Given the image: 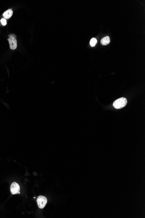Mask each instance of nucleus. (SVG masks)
<instances>
[{
    "mask_svg": "<svg viewBox=\"0 0 145 218\" xmlns=\"http://www.w3.org/2000/svg\"><path fill=\"white\" fill-rule=\"evenodd\" d=\"M127 100L125 98H121L117 99L113 104V106L116 109H120L127 105Z\"/></svg>",
    "mask_w": 145,
    "mask_h": 218,
    "instance_id": "nucleus-1",
    "label": "nucleus"
},
{
    "mask_svg": "<svg viewBox=\"0 0 145 218\" xmlns=\"http://www.w3.org/2000/svg\"><path fill=\"white\" fill-rule=\"evenodd\" d=\"M9 38L8 39L10 48L11 49H15L17 47V41L16 40V36L14 34H11L9 35Z\"/></svg>",
    "mask_w": 145,
    "mask_h": 218,
    "instance_id": "nucleus-2",
    "label": "nucleus"
},
{
    "mask_svg": "<svg viewBox=\"0 0 145 218\" xmlns=\"http://www.w3.org/2000/svg\"><path fill=\"white\" fill-rule=\"evenodd\" d=\"M37 202L39 208L42 209L44 208V207H45L47 203V199L45 196L40 195L37 198Z\"/></svg>",
    "mask_w": 145,
    "mask_h": 218,
    "instance_id": "nucleus-3",
    "label": "nucleus"
},
{
    "mask_svg": "<svg viewBox=\"0 0 145 218\" xmlns=\"http://www.w3.org/2000/svg\"><path fill=\"white\" fill-rule=\"evenodd\" d=\"M10 190L12 195L17 193L20 194V186L19 184L16 182H14L12 183L10 187Z\"/></svg>",
    "mask_w": 145,
    "mask_h": 218,
    "instance_id": "nucleus-4",
    "label": "nucleus"
},
{
    "mask_svg": "<svg viewBox=\"0 0 145 218\" xmlns=\"http://www.w3.org/2000/svg\"><path fill=\"white\" fill-rule=\"evenodd\" d=\"M110 37L108 36L102 38L100 41L101 44L103 46L108 45V44H110Z\"/></svg>",
    "mask_w": 145,
    "mask_h": 218,
    "instance_id": "nucleus-5",
    "label": "nucleus"
},
{
    "mask_svg": "<svg viewBox=\"0 0 145 218\" xmlns=\"http://www.w3.org/2000/svg\"><path fill=\"white\" fill-rule=\"evenodd\" d=\"M13 14V11L12 9H8L4 12L3 14V17L4 19H9Z\"/></svg>",
    "mask_w": 145,
    "mask_h": 218,
    "instance_id": "nucleus-6",
    "label": "nucleus"
},
{
    "mask_svg": "<svg viewBox=\"0 0 145 218\" xmlns=\"http://www.w3.org/2000/svg\"><path fill=\"white\" fill-rule=\"evenodd\" d=\"M97 39L95 38H92L90 41V45L91 46V47H94L96 46V44H97Z\"/></svg>",
    "mask_w": 145,
    "mask_h": 218,
    "instance_id": "nucleus-7",
    "label": "nucleus"
},
{
    "mask_svg": "<svg viewBox=\"0 0 145 218\" xmlns=\"http://www.w3.org/2000/svg\"><path fill=\"white\" fill-rule=\"evenodd\" d=\"M1 22L2 23V24L4 26L6 25L7 24V21H6L5 19H2L1 20Z\"/></svg>",
    "mask_w": 145,
    "mask_h": 218,
    "instance_id": "nucleus-8",
    "label": "nucleus"
}]
</instances>
